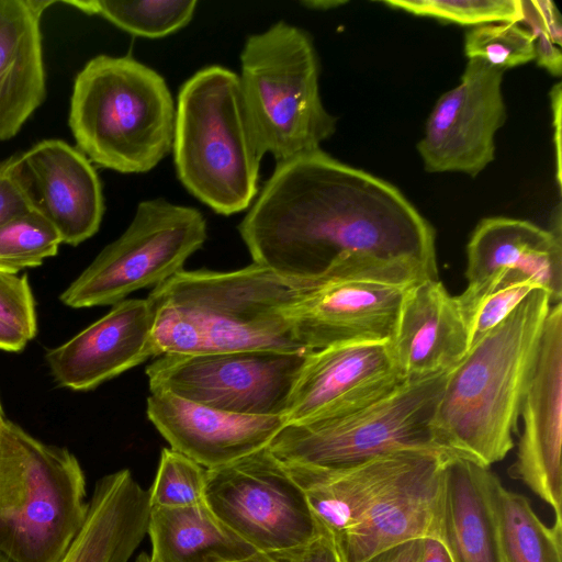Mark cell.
<instances>
[{
	"label": "cell",
	"mask_w": 562,
	"mask_h": 562,
	"mask_svg": "<svg viewBox=\"0 0 562 562\" xmlns=\"http://www.w3.org/2000/svg\"><path fill=\"white\" fill-rule=\"evenodd\" d=\"M175 121L164 77L131 56L98 55L75 78L69 127L78 149L102 168H155L172 150Z\"/></svg>",
	"instance_id": "obj_5"
},
{
	"label": "cell",
	"mask_w": 562,
	"mask_h": 562,
	"mask_svg": "<svg viewBox=\"0 0 562 562\" xmlns=\"http://www.w3.org/2000/svg\"><path fill=\"white\" fill-rule=\"evenodd\" d=\"M504 72L468 59L460 82L434 105L417 144L428 172L476 177L495 157V135L506 120Z\"/></svg>",
	"instance_id": "obj_13"
},
{
	"label": "cell",
	"mask_w": 562,
	"mask_h": 562,
	"mask_svg": "<svg viewBox=\"0 0 562 562\" xmlns=\"http://www.w3.org/2000/svg\"><path fill=\"white\" fill-rule=\"evenodd\" d=\"M487 488L504 562H562V524L548 527L527 497L488 472Z\"/></svg>",
	"instance_id": "obj_27"
},
{
	"label": "cell",
	"mask_w": 562,
	"mask_h": 562,
	"mask_svg": "<svg viewBox=\"0 0 562 562\" xmlns=\"http://www.w3.org/2000/svg\"><path fill=\"white\" fill-rule=\"evenodd\" d=\"M532 3L544 31L551 41L560 47L562 45V22L555 3L550 0H532Z\"/></svg>",
	"instance_id": "obj_39"
},
{
	"label": "cell",
	"mask_w": 562,
	"mask_h": 562,
	"mask_svg": "<svg viewBox=\"0 0 562 562\" xmlns=\"http://www.w3.org/2000/svg\"><path fill=\"white\" fill-rule=\"evenodd\" d=\"M551 305L544 289L531 291L450 370L432 423L445 451L490 468L513 449Z\"/></svg>",
	"instance_id": "obj_3"
},
{
	"label": "cell",
	"mask_w": 562,
	"mask_h": 562,
	"mask_svg": "<svg viewBox=\"0 0 562 562\" xmlns=\"http://www.w3.org/2000/svg\"><path fill=\"white\" fill-rule=\"evenodd\" d=\"M41 18L32 0H0V142L14 137L46 95Z\"/></svg>",
	"instance_id": "obj_23"
},
{
	"label": "cell",
	"mask_w": 562,
	"mask_h": 562,
	"mask_svg": "<svg viewBox=\"0 0 562 562\" xmlns=\"http://www.w3.org/2000/svg\"><path fill=\"white\" fill-rule=\"evenodd\" d=\"M0 562H5V561L0 558Z\"/></svg>",
	"instance_id": "obj_43"
},
{
	"label": "cell",
	"mask_w": 562,
	"mask_h": 562,
	"mask_svg": "<svg viewBox=\"0 0 562 562\" xmlns=\"http://www.w3.org/2000/svg\"><path fill=\"white\" fill-rule=\"evenodd\" d=\"M154 313L147 299L123 300L90 326L46 353L59 386L89 391L157 357Z\"/></svg>",
	"instance_id": "obj_18"
},
{
	"label": "cell",
	"mask_w": 562,
	"mask_h": 562,
	"mask_svg": "<svg viewBox=\"0 0 562 562\" xmlns=\"http://www.w3.org/2000/svg\"><path fill=\"white\" fill-rule=\"evenodd\" d=\"M538 288L540 286L532 279L517 271H508L491 284L477 289L467 288L457 295L468 325L470 348Z\"/></svg>",
	"instance_id": "obj_29"
},
{
	"label": "cell",
	"mask_w": 562,
	"mask_h": 562,
	"mask_svg": "<svg viewBox=\"0 0 562 562\" xmlns=\"http://www.w3.org/2000/svg\"><path fill=\"white\" fill-rule=\"evenodd\" d=\"M467 259L468 288H481L517 271L544 289L552 304L562 302L560 223L544 229L525 220L483 218L469 239Z\"/></svg>",
	"instance_id": "obj_21"
},
{
	"label": "cell",
	"mask_w": 562,
	"mask_h": 562,
	"mask_svg": "<svg viewBox=\"0 0 562 562\" xmlns=\"http://www.w3.org/2000/svg\"><path fill=\"white\" fill-rule=\"evenodd\" d=\"M243 94L263 153L277 162L321 149L336 117L319 93L312 37L280 21L248 36L240 54Z\"/></svg>",
	"instance_id": "obj_8"
},
{
	"label": "cell",
	"mask_w": 562,
	"mask_h": 562,
	"mask_svg": "<svg viewBox=\"0 0 562 562\" xmlns=\"http://www.w3.org/2000/svg\"><path fill=\"white\" fill-rule=\"evenodd\" d=\"M204 502L257 551L306 543L325 533L304 491L268 447L206 469Z\"/></svg>",
	"instance_id": "obj_12"
},
{
	"label": "cell",
	"mask_w": 562,
	"mask_h": 562,
	"mask_svg": "<svg viewBox=\"0 0 562 562\" xmlns=\"http://www.w3.org/2000/svg\"><path fill=\"white\" fill-rule=\"evenodd\" d=\"M522 19L532 37L535 59L537 64L553 76L562 72V54L547 32L544 31L540 16L532 3V0H520Z\"/></svg>",
	"instance_id": "obj_37"
},
{
	"label": "cell",
	"mask_w": 562,
	"mask_h": 562,
	"mask_svg": "<svg viewBox=\"0 0 562 562\" xmlns=\"http://www.w3.org/2000/svg\"><path fill=\"white\" fill-rule=\"evenodd\" d=\"M490 469L450 457L442 471L437 535L453 562H504L487 476Z\"/></svg>",
	"instance_id": "obj_25"
},
{
	"label": "cell",
	"mask_w": 562,
	"mask_h": 562,
	"mask_svg": "<svg viewBox=\"0 0 562 562\" xmlns=\"http://www.w3.org/2000/svg\"><path fill=\"white\" fill-rule=\"evenodd\" d=\"M206 469L189 457L165 448L148 490L151 507H181L204 501Z\"/></svg>",
	"instance_id": "obj_33"
},
{
	"label": "cell",
	"mask_w": 562,
	"mask_h": 562,
	"mask_svg": "<svg viewBox=\"0 0 562 562\" xmlns=\"http://www.w3.org/2000/svg\"><path fill=\"white\" fill-rule=\"evenodd\" d=\"M2 418H4V417H3L2 406H1V403H0V420H1Z\"/></svg>",
	"instance_id": "obj_42"
},
{
	"label": "cell",
	"mask_w": 562,
	"mask_h": 562,
	"mask_svg": "<svg viewBox=\"0 0 562 562\" xmlns=\"http://www.w3.org/2000/svg\"><path fill=\"white\" fill-rule=\"evenodd\" d=\"M456 457L427 451L350 528L333 540L341 562H362L400 543L436 537L442 471Z\"/></svg>",
	"instance_id": "obj_16"
},
{
	"label": "cell",
	"mask_w": 562,
	"mask_h": 562,
	"mask_svg": "<svg viewBox=\"0 0 562 562\" xmlns=\"http://www.w3.org/2000/svg\"><path fill=\"white\" fill-rule=\"evenodd\" d=\"M519 417L522 431L508 475L544 501L562 524V302L548 312Z\"/></svg>",
	"instance_id": "obj_14"
},
{
	"label": "cell",
	"mask_w": 562,
	"mask_h": 562,
	"mask_svg": "<svg viewBox=\"0 0 562 562\" xmlns=\"http://www.w3.org/2000/svg\"><path fill=\"white\" fill-rule=\"evenodd\" d=\"M423 547L418 562H453L443 543L436 537L422 539Z\"/></svg>",
	"instance_id": "obj_40"
},
{
	"label": "cell",
	"mask_w": 562,
	"mask_h": 562,
	"mask_svg": "<svg viewBox=\"0 0 562 562\" xmlns=\"http://www.w3.org/2000/svg\"><path fill=\"white\" fill-rule=\"evenodd\" d=\"M438 271L411 259L353 254L313 278L297 312L308 352L359 341H390L407 292Z\"/></svg>",
	"instance_id": "obj_9"
},
{
	"label": "cell",
	"mask_w": 562,
	"mask_h": 562,
	"mask_svg": "<svg viewBox=\"0 0 562 562\" xmlns=\"http://www.w3.org/2000/svg\"><path fill=\"white\" fill-rule=\"evenodd\" d=\"M206 222L192 206L142 201L125 232L109 244L60 294L72 307L114 305L182 270L206 240Z\"/></svg>",
	"instance_id": "obj_10"
},
{
	"label": "cell",
	"mask_w": 562,
	"mask_h": 562,
	"mask_svg": "<svg viewBox=\"0 0 562 562\" xmlns=\"http://www.w3.org/2000/svg\"><path fill=\"white\" fill-rule=\"evenodd\" d=\"M33 209L21 176L19 154L0 160V225Z\"/></svg>",
	"instance_id": "obj_35"
},
{
	"label": "cell",
	"mask_w": 562,
	"mask_h": 562,
	"mask_svg": "<svg viewBox=\"0 0 562 562\" xmlns=\"http://www.w3.org/2000/svg\"><path fill=\"white\" fill-rule=\"evenodd\" d=\"M146 562H237L257 550L200 502L181 507H151ZM145 562V561H144Z\"/></svg>",
	"instance_id": "obj_26"
},
{
	"label": "cell",
	"mask_w": 562,
	"mask_h": 562,
	"mask_svg": "<svg viewBox=\"0 0 562 562\" xmlns=\"http://www.w3.org/2000/svg\"><path fill=\"white\" fill-rule=\"evenodd\" d=\"M424 452L396 451L337 470L284 467L304 491L322 530L334 540L352 527Z\"/></svg>",
	"instance_id": "obj_22"
},
{
	"label": "cell",
	"mask_w": 562,
	"mask_h": 562,
	"mask_svg": "<svg viewBox=\"0 0 562 562\" xmlns=\"http://www.w3.org/2000/svg\"><path fill=\"white\" fill-rule=\"evenodd\" d=\"M87 14H97L135 36L158 38L186 26L192 19L195 0L65 1Z\"/></svg>",
	"instance_id": "obj_28"
},
{
	"label": "cell",
	"mask_w": 562,
	"mask_h": 562,
	"mask_svg": "<svg viewBox=\"0 0 562 562\" xmlns=\"http://www.w3.org/2000/svg\"><path fill=\"white\" fill-rule=\"evenodd\" d=\"M308 353L274 350L166 353L146 368V374L150 392L170 393L234 414L284 418Z\"/></svg>",
	"instance_id": "obj_11"
},
{
	"label": "cell",
	"mask_w": 562,
	"mask_h": 562,
	"mask_svg": "<svg viewBox=\"0 0 562 562\" xmlns=\"http://www.w3.org/2000/svg\"><path fill=\"white\" fill-rule=\"evenodd\" d=\"M61 239L54 226L31 210L0 225V270L18 273L57 254Z\"/></svg>",
	"instance_id": "obj_30"
},
{
	"label": "cell",
	"mask_w": 562,
	"mask_h": 562,
	"mask_svg": "<svg viewBox=\"0 0 562 562\" xmlns=\"http://www.w3.org/2000/svg\"><path fill=\"white\" fill-rule=\"evenodd\" d=\"M449 372L405 380L356 408L286 423L268 449L283 464L324 470L403 450L450 454L438 443L432 425Z\"/></svg>",
	"instance_id": "obj_7"
},
{
	"label": "cell",
	"mask_w": 562,
	"mask_h": 562,
	"mask_svg": "<svg viewBox=\"0 0 562 562\" xmlns=\"http://www.w3.org/2000/svg\"><path fill=\"white\" fill-rule=\"evenodd\" d=\"M392 9L461 25L519 23L520 0H384Z\"/></svg>",
	"instance_id": "obj_31"
},
{
	"label": "cell",
	"mask_w": 562,
	"mask_h": 562,
	"mask_svg": "<svg viewBox=\"0 0 562 562\" xmlns=\"http://www.w3.org/2000/svg\"><path fill=\"white\" fill-rule=\"evenodd\" d=\"M146 412L171 449L205 469L268 447L285 425L283 417L223 412L166 392H150Z\"/></svg>",
	"instance_id": "obj_19"
},
{
	"label": "cell",
	"mask_w": 562,
	"mask_h": 562,
	"mask_svg": "<svg viewBox=\"0 0 562 562\" xmlns=\"http://www.w3.org/2000/svg\"><path fill=\"white\" fill-rule=\"evenodd\" d=\"M238 229L255 263L290 278L353 254L438 271L435 231L405 195L322 149L277 162Z\"/></svg>",
	"instance_id": "obj_1"
},
{
	"label": "cell",
	"mask_w": 562,
	"mask_h": 562,
	"mask_svg": "<svg viewBox=\"0 0 562 562\" xmlns=\"http://www.w3.org/2000/svg\"><path fill=\"white\" fill-rule=\"evenodd\" d=\"M172 150L183 187L214 212L232 215L251 205L265 153L237 74L209 66L181 86Z\"/></svg>",
	"instance_id": "obj_4"
},
{
	"label": "cell",
	"mask_w": 562,
	"mask_h": 562,
	"mask_svg": "<svg viewBox=\"0 0 562 562\" xmlns=\"http://www.w3.org/2000/svg\"><path fill=\"white\" fill-rule=\"evenodd\" d=\"M313 278L251 265L228 272L180 270L149 293L157 357L241 350L308 353L297 312Z\"/></svg>",
	"instance_id": "obj_2"
},
{
	"label": "cell",
	"mask_w": 562,
	"mask_h": 562,
	"mask_svg": "<svg viewBox=\"0 0 562 562\" xmlns=\"http://www.w3.org/2000/svg\"><path fill=\"white\" fill-rule=\"evenodd\" d=\"M422 539H414L391 547L362 562H418L423 547Z\"/></svg>",
	"instance_id": "obj_38"
},
{
	"label": "cell",
	"mask_w": 562,
	"mask_h": 562,
	"mask_svg": "<svg viewBox=\"0 0 562 562\" xmlns=\"http://www.w3.org/2000/svg\"><path fill=\"white\" fill-rule=\"evenodd\" d=\"M468 59L503 71L535 59L532 37L519 23H487L471 27L464 37Z\"/></svg>",
	"instance_id": "obj_32"
},
{
	"label": "cell",
	"mask_w": 562,
	"mask_h": 562,
	"mask_svg": "<svg viewBox=\"0 0 562 562\" xmlns=\"http://www.w3.org/2000/svg\"><path fill=\"white\" fill-rule=\"evenodd\" d=\"M150 502L130 470L102 476L86 522L61 562H128L147 533Z\"/></svg>",
	"instance_id": "obj_24"
},
{
	"label": "cell",
	"mask_w": 562,
	"mask_h": 562,
	"mask_svg": "<svg viewBox=\"0 0 562 562\" xmlns=\"http://www.w3.org/2000/svg\"><path fill=\"white\" fill-rule=\"evenodd\" d=\"M344 1H333V0H306L302 1V4L307 9L313 10H328L339 5H342Z\"/></svg>",
	"instance_id": "obj_41"
},
{
	"label": "cell",
	"mask_w": 562,
	"mask_h": 562,
	"mask_svg": "<svg viewBox=\"0 0 562 562\" xmlns=\"http://www.w3.org/2000/svg\"><path fill=\"white\" fill-rule=\"evenodd\" d=\"M405 380L389 341L347 342L310 352L293 387L285 424L359 407Z\"/></svg>",
	"instance_id": "obj_15"
},
{
	"label": "cell",
	"mask_w": 562,
	"mask_h": 562,
	"mask_svg": "<svg viewBox=\"0 0 562 562\" xmlns=\"http://www.w3.org/2000/svg\"><path fill=\"white\" fill-rule=\"evenodd\" d=\"M86 479L68 449L0 420V558L61 562L88 515Z\"/></svg>",
	"instance_id": "obj_6"
},
{
	"label": "cell",
	"mask_w": 562,
	"mask_h": 562,
	"mask_svg": "<svg viewBox=\"0 0 562 562\" xmlns=\"http://www.w3.org/2000/svg\"><path fill=\"white\" fill-rule=\"evenodd\" d=\"M389 347L407 380L451 370L467 355L468 325L457 296L438 278L424 279L407 292Z\"/></svg>",
	"instance_id": "obj_20"
},
{
	"label": "cell",
	"mask_w": 562,
	"mask_h": 562,
	"mask_svg": "<svg viewBox=\"0 0 562 562\" xmlns=\"http://www.w3.org/2000/svg\"><path fill=\"white\" fill-rule=\"evenodd\" d=\"M21 176L33 209L57 231L61 243L77 246L93 236L104 213L99 176L78 148L44 139L19 154Z\"/></svg>",
	"instance_id": "obj_17"
},
{
	"label": "cell",
	"mask_w": 562,
	"mask_h": 562,
	"mask_svg": "<svg viewBox=\"0 0 562 562\" xmlns=\"http://www.w3.org/2000/svg\"><path fill=\"white\" fill-rule=\"evenodd\" d=\"M237 562H341V560L333 540L324 533L306 543L256 551Z\"/></svg>",
	"instance_id": "obj_36"
},
{
	"label": "cell",
	"mask_w": 562,
	"mask_h": 562,
	"mask_svg": "<svg viewBox=\"0 0 562 562\" xmlns=\"http://www.w3.org/2000/svg\"><path fill=\"white\" fill-rule=\"evenodd\" d=\"M36 333L35 301L26 274L0 270V350L21 351Z\"/></svg>",
	"instance_id": "obj_34"
}]
</instances>
